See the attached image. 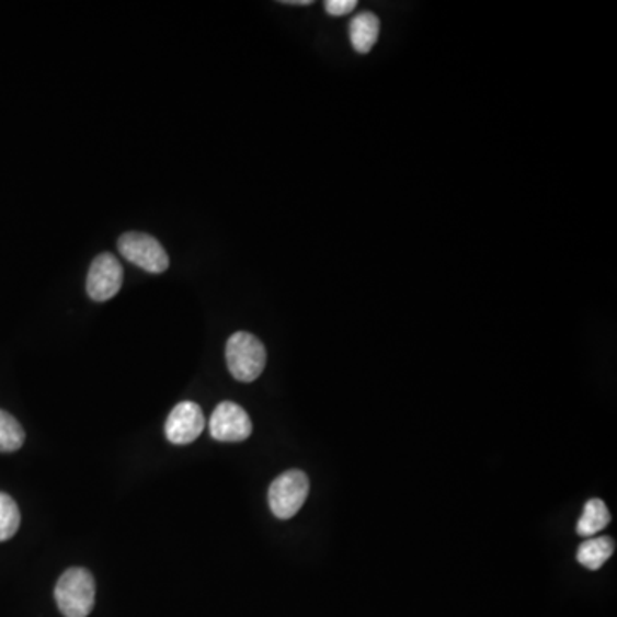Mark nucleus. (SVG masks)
Here are the masks:
<instances>
[{
	"label": "nucleus",
	"instance_id": "2",
	"mask_svg": "<svg viewBox=\"0 0 617 617\" xmlns=\"http://www.w3.org/2000/svg\"><path fill=\"white\" fill-rule=\"evenodd\" d=\"M227 366L233 378L240 382L256 381L266 367V349L254 334L237 331L225 349Z\"/></svg>",
	"mask_w": 617,
	"mask_h": 617
},
{
	"label": "nucleus",
	"instance_id": "6",
	"mask_svg": "<svg viewBox=\"0 0 617 617\" xmlns=\"http://www.w3.org/2000/svg\"><path fill=\"white\" fill-rule=\"evenodd\" d=\"M209 433L213 439L221 443H240L251 436V418L242 407L232 401H224L209 419Z\"/></svg>",
	"mask_w": 617,
	"mask_h": 617
},
{
	"label": "nucleus",
	"instance_id": "13",
	"mask_svg": "<svg viewBox=\"0 0 617 617\" xmlns=\"http://www.w3.org/2000/svg\"><path fill=\"white\" fill-rule=\"evenodd\" d=\"M357 8V0H327L324 9L331 16H346Z\"/></svg>",
	"mask_w": 617,
	"mask_h": 617
},
{
	"label": "nucleus",
	"instance_id": "1",
	"mask_svg": "<svg viewBox=\"0 0 617 617\" xmlns=\"http://www.w3.org/2000/svg\"><path fill=\"white\" fill-rule=\"evenodd\" d=\"M54 595L64 616L88 617L95 607V579L84 568H71L64 571Z\"/></svg>",
	"mask_w": 617,
	"mask_h": 617
},
{
	"label": "nucleus",
	"instance_id": "11",
	"mask_svg": "<svg viewBox=\"0 0 617 617\" xmlns=\"http://www.w3.org/2000/svg\"><path fill=\"white\" fill-rule=\"evenodd\" d=\"M24 429L11 413L0 410V453L18 452L24 445Z\"/></svg>",
	"mask_w": 617,
	"mask_h": 617
},
{
	"label": "nucleus",
	"instance_id": "9",
	"mask_svg": "<svg viewBox=\"0 0 617 617\" xmlns=\"http://www.w3.org/2000/svg\"><path fill=\"white\" fill-rule=\"evenodd\" d=\"M614 552V540L610 537H590L580 546L579 559L582 567L589 570H601Z\"/></svg>",
	"mask_w": 617,
	"mask_h": 617
},
{
	"label": "nucleus",
	"instance_id": "14",
	"mask_svg": "<svg viewBox=\"0 0 617 617\" xmlns=\"http://www.w3.org/2000/svg\"><path fill=\"white\" fill-rule=\"evenodd\" d=\"M285 4H294V5H311V0H292V2H285Z\"/></svg>",
	"mask_w": 617,
	"mask_h": 617
},
{
	"label": "nucleus",
	"instance_id": "8",
	"mask_svg": "<svg viewBox=\"0 0 617 617\" xmlns=\"http://www.w3.org/2000/svg\"><path fill=\"white\" fill-rule=\"evenodd\" d=\"M379 30H381V24L376 14L369 11L357 14L349 26V36H351V44L355 52L369 54L378 42Z\"/></svg>",
	"mask_w": 617,
	"mask_h": 617
},
{
	"label": "nucleus",
	"instance_id": "5",
	"mask_svg": "<svg viewBox=\"0 0 617 617\" xmlns=\"http://www.w3.org/2000/svg\"><path fill=\"white\" fill-rule=\"evenodd\" d=\"M124 270L111 252H102L93 260L87 278V290L95 302L114 299L123 288Z\"/></svg>",
	"mask_w": 617,
	"mask_h": 617
},
{
	"label": "nucleus",
	"instance_id": "12",
	"mask_svg": "<svg viewBox=\"0 0 617 617\" xmlns=\"http://www.w3.org/2000/svg\"><path fill=\"white\" fill-rule=\"evenodd\" d=\"M21 525V513L16 501L0 492V542L12 539Z\"/></svg>",
	"mask_w": 617,
	"mask_h": 617
},
{
	"label": "nucleus",
	"instance_id": "7",
	"mask_svg": "<svg viewBox=\"0 0 617 617\" xmlns=\"http://www.w3.org/2000/svg\"><path fill=\"white\" fill-rule=\"evenodd\" d=\"M205 413L194 401H182L165 422L167 439L175 446L191 445L205 431Z\"/></svg>",
	"mask_w": 617,
	"mask_h": 617
},
{
	"label": "nucleus",
	"instance_id": "10",
	"mask_svg": "<svg viewBox=\"0 0 617 617\" xmlns=\"http://www.w3.org/2000/svg\"><path fill=\"white\" fill-rule=\"evenodd\" d=\"M610 523V513L606 503L601 500H590L586 503L585 512L579 519L576 532L582 537H595L598 532L604 530Z\"/></svg>",
	"mask_w": 617,
	"mask_h": 617
},
{
	"label": "nucleus",
	"instance_id": "3",
	"mask_svg": "<svg viewBox=\"0 0 617 617\" xmlns=\"http://www.w3.org/2000/svg\"><path fill=\"white\" fill-rule=\"evenodd\" d=\"M309 495V479L300 470H288L273 480L267 492V501L273 515L288 519L299 513Z\"/></svg>",
	"mask_w": 617,
	"mask_h": 617
},
{
	"label": "nucleus",
	"instance_id": "4",
	"mask_svg": "<svg viewBox=\"0 0 617 617\" xmlns=\"http://www.w3.org/2000/svg\"><path fill=\"white\" fill-rule=\"evenodd\" d=\"M118 251L134 266L148 273H163L169 270L170 258L165 248L155 237L142 232H127L117 242Z\"/></svg>",
	"mask_w": 617,
	"mask_h": 617
}]
</instances>
